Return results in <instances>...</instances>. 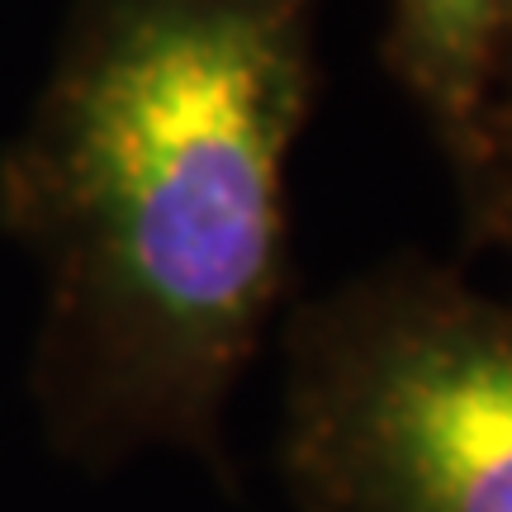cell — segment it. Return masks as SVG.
<instances>
[{"label":"cell","instance_id":"obj_4","mask_svg":"<svg viewBox=\"0 0 512 512\" xmlns=\"http://www.w3.org/2000/svg\"><path fill=\"white\" fill-rule=\"evenodd\" d=\"M456 190L465 214V242L498 252L512 266V43L479 119L475 157L456 176Z\"/></svg>","mask_w":512,"mask_h":512},{"label":"cell","instance_id":"obj_2","mask_svg":"<svg viewBox=\"0 0 512 512\" xmlns=\"http://www.w3.org/2000/svg\"><path fill=\"white\" fill-rule=\"evenodd\" d=\"M275 337L294 512H512V294L403 252L290 304Z\"/></svg>","mask_w":512,"mask_h":512},{"label":"cell","instance_id":"obj_1","mask_svg":"<svg viewBox=\"0 0 512 512\" xmlns=\"http://www.w3.org/2000/svg\"><path fill=\"white\" fill-rule=\"evenodd\" d=\"M323 0H72L0 147V233L43 285L29 408L81 475L190 456L290 313V162Z\"/></svg>","mask_w":512,"mask_h":512},{"label":"cell","instance_id":"obj_3","mask_svg":"<svg viewBox=\"0 0 512 512\" xmlns=\"http://www.w3.org/2000/svg\"><path fill=\"white\" fill-rule=\"evenodd\" d=\"M512 43V0H389L384 67L460 176Z\"/></svg>","mask_w":512,"mask_h":512}]
</instances>
